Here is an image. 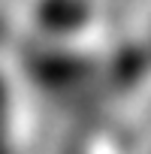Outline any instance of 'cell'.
I'll return each instance as SVG.
<instances>
[{
  "mask_svg": "<svg viewBox=\"0 0 151 154\" xmlns=\"http://www.w3.org/2000/svg\"><path fill=\"white\" fill-rule=\"evenodd\" d=\"M30 69H33V79L36 82H45V85H69V82H76V79L85 75V60L82 57H72V54L45 51V54H36L30 60Z\"/></svg>",
  "mask_w": 151,
  "mask_h": 154,
  "instance_id": "obj_2",
  "label": "cell"
},
{
  "mask_svg": "<svg viewBox=\"0 0 151 154\" xmlns=\"http://www.w3.org/2000/svg\"><path fill=\"white\" fill-rule=\"evenodd\" d=\"M6 109H9V100H6V85H3V79H0V127H3Z\"/></svg>",
  "mask_w": 151,
  "mask_h": 154,
  "instance_id": "obj_3",
  "label": "cell"
},
{
  "mask_svg": "<svg viewBox=\"0 0 151 154\" xmlns=\"http://www.w3.org/2000/svg\"><path fill=\"white\" fill-rule=\"evenodd\" d=\"M91 18L88 0H39L36 3V24L39 30H48L54 36L76 33Z\"/></svg>",
  "mask_w": 151,
  "mask_h": 154,
  "instance_id": "obj_1",
  "label": "cell"
}]
</instances>
